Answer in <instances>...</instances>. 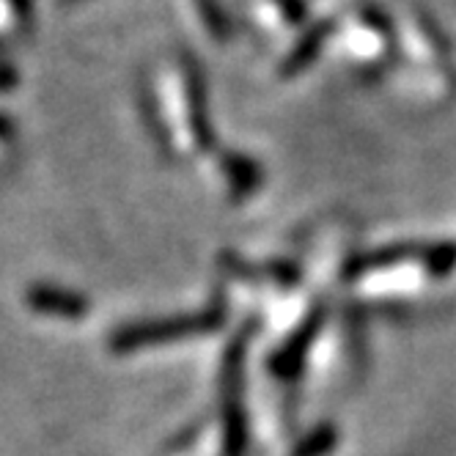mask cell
Here are the masks:
<instances>
[{
    "label": "cell",
    "instance_id": "cell-1",
    "mask_svg": "<svg viewBox=\"0 0 456 456\" xmlns=\"http://www.w3.org/2000/svg\"><path fill=\"white\" fill-rule=\"evenodd\" d=\"M220 308H212L199 316H179L171 322H149V324H133V328H124L116 333L113 346L116 349H141L151 344H166L174 338L195 336V333H209L220 324Z\"/></svg>",
    "mask_w": 456,
    "mask_h": 456
},
{
    "label": "cell",
    "instance_id": "cell-2",
    "mask_svg": "<svg viewBox=\"0 0 456 456\" xmlns=\"http://www.w3.org/2000/svg\"><path fill=\"white\" fill-rule=\"evenodd\" d=\"M30 305L45 314H58V316H69L77 319L88 311V303L80 295H72L67 289H55V286H37L30 291Z\"/></svg>",
    "mask_w": 456,
    "mask_h": 456
},
{
    "label": "cell",
    "instance_id": "cell-3",
    "mask_svg": "<svg viewBox=\"0 0 456 456\" xmlns=\"http://www.w3.org/2000/svg\"><path fill=\"white\" fill-rule=\"evenodd\" d=\"M328 34H330V22H319V25H314V28L308 30V34L295 45V50L289 53V58L283 61L281 75L289 77V75H297V72L308 69L311 63L316 61V55H319L324 39H328Z\"/></svg>",
    "mask_w": 456,
    "mask_h": 456
},
{
    "label": "cell",
    "instance_id": "cell-4",
    "mask_svg": "<svg viewBox=\"0 0 456 456\" xmlns=\"http://www.w3.org/2000/svg\"><path fill=\"white\" fill-rule=\"evenodd\" d=\"M223 171L228 176V184H232L237 199H248L250 192H256V187L262 184L265 174L256 162L245 154H225L223 157Z\"/></svg>",
    "mask_w": 456,
    "mask_h": 456
},
{
    "label": "cell",
    "instance_id": "cell-5",
    "mask_svg": "<svg viewBox=\"0 0 456 456\" xmlns=\"http://www.w3.org/2000/svg\"><path fill=\"white\" fill-rule=\"evenodd\" d=\"M420 256H423V245L402 242V245H390V248H382L377 253H369L363 258H357V262L352 265V270L363 273V270H371V267H390V265L407 262V258H420Z\"/></svg>",
    "mask_w": 456,
    "mask_h": 456
},
{
    "label": "cell",
    "instance_id": "cell-6",
    "mask_svg": "<svg viewBox=\"0 0 456 456\" xmlns=\"http://www.w3.org/2000/svg\"><path fill=\"white\" fill-rule=\"evenodd\" d=\"M192 4H195V9H199V17L204 20L209 37L215 42L232 39V20H228L220 0H192Z\"/></svg>",
    "mask_w": 456,
    "mask_h": 456
},
{
    "label": "cell",
    "instance_id": "cell-7",
    "mask_svg": "<svg viewBox=\"0 0 456 456\" xmlns=\"http://www.w3.org/2000/svg\"><path fill=\"white\" fill-rule=\"evenodd\" d=\"M423 265L435 278H445L456 267V242H437L423 245Z\"/></svg>",
    "mask_w": 456,
    "mask_h": 456
},
{
    "label": "cell",
    "instance_id": "cell-8",
    "mask_svg": "<svg viewBox=\"0 0 456 456\" xmlns=\"http://www.w3.org/2000/svg\"><path fill=\"white\" fill-rule=\"evenodd\" d=\"M333 445H336V429L324 427V429H319L316 435H311V437L297 448V456H324Z\"/></svg>",
    "mask_w": 456,
    "mask_h": 456
},
{
    "label": "cell",
    "instance_id": "cell-9",
    "mask_svg": "<svg viewBox=\"0 0 456 456\" xmlns=\"http://www.w3.org/2000/svg\"><path fill=\"white\" fill-rule=\"evenodd\" d=\"M278 9H281L286 22H303V17H305L303 0H278Z\"/></svg>",
    "mask_w": 456,
    "mask_h": 456
}]
</instances>
